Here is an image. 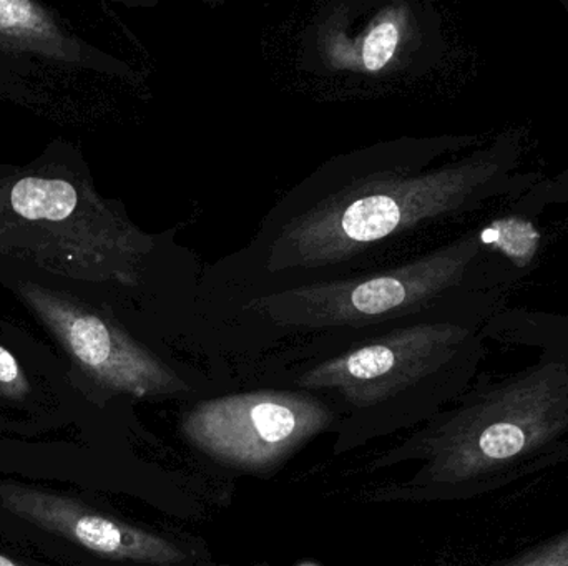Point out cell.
<instances>
[{
  "label": "cell",
  "mask_w": 568,
  "mask_h": 566,
  "mask_svg": "<svg viewBox=\"0 0 568 566\" xmlns=\"http://www.w3.org/2000/svg\"><path fill=\"white\" fill-rule=\"evenodd\" d=\"M523 133L400 136L321 163L266 213L248 245L216 266L232 299L379 269L390 245L497 198H523Z\"/></svg>",
  "instance_id": "obj_1"
},
{
  "label": "cell",
  "mask_w": 568,
  "mask_h": 566,
  "mask_svg": "<svg viewBox=\"0 0 568 566\" xmlns=\"http://www.w3.org/2000/svg\"><path fill=\"white\" fill-rule=\"evenodd\" d=\"M503 315L536 358L469 385L417 438L419 482L430 497H479L568 461V316Z\"/></svg>",
  "instance_id": "obj_2"
},
{
  "label": "cell",
  "mask_w": 568,
  "mask_h": 566,
  "mask_svg": "<svg viewBox=\"0 0 568 566\" xmlns=\"http://www.w3.org/2000/svg\"><path fill=\"white\" fill-rule=\"evenodd\" d=\"M162 236L103 196L82 150L55 138L23 165L0 163V259L132 299L162 268Z\"/></svg>",
  "instance_id": "obj_3"
},
{
  "label": "cell",
  "mask_w": 568,
  "mask_h": 566,
  "mask_svg": "<svg viewBox=\"0 0 568 566\" xmlns=\"http://www.w3.org/2000/svg\"><path fill=\"white\" fill-rule=\"evenodd\" d=\"M524 276L487 248L479 229L400 265L232 299L248 321L294 335H371L419 321L477 291Z\"/></svg>",
  "instance_id": "obj_4"
},
{
  "label": "cell",
  "mask_w": 568,
  "mask_h": 566,
  "mask_svg": "<svg viewBox=\"0 0 568 566\" xmlns=\"http://www.w3.org/2000/svg\"><path fill=\"white\" fill-rule=\"evenodd\" d=\"M507 291L473 292L419 321L364 335L363 341L306 369L297 388L336 392L356 408L419 389L443 401L459 398L486 358L484 326L503 309Z\"/></svg>",
  "instance_id": "obj_5"
},
{
  "label": "cell",
  "mask_w": 568,
  "mask_h": 566,
  "mask_svg": "<svg viewBox=\"0 0 568 566\" xmlns=\"http://www.w3.org/2000/svg\"><path fill=\"white\" fill-rule=\"evenodd\" d=\"M0 285L59 346L73 371L113 394H185L189 384L145 342L120 309L122 296L0 259Z\"/></svg>",
  "instance_id": "obj_6"
},
{
  "label": "cell",
  "mask_w": 568,
  "mask_h": 566,
  "mask_svg": "<svg viewBox=\"0 0 568 566\" xmlns=\"http://www.w3.org/2000/svg\"><path fill=\"white\" fill-rule=\"evenodd\" d=\"M140 86L143 76L100 49L72 19L50 3L0 0V100L60 125L83 115V96L95 82Z\"/></svg>",
  "instance_id": "obj_7"
},
{
  "label": "cell",
  "mask_w": 568,
  "mask_h": 566,
  "mask_svg": "<svg viewBox=\"0 0 568 566\" xmlns=\"http://www.w3.org/2000/svg\"><path fill=\"white\" fill-rule=\"evenodd\" d=\"M444 52L439 12L414 0H333L303 40L311 72L359 80L416 76L436 66Z\"/></svg>",
  "instance_id": "obj_8"
},
{
  "label": "cell",
  "mask_w": 568,
  "mask_h": 566,
  "mask_svg": "<svg viewBox=\"0 0 568 566\" xmlns=\"http://www.w3.org/2000/svg\"><path fill=\"white\" fill-rule=\"evenodd\" d=\"M333 414L303 392L253 391L199 402L182 422L186 441L222 464L266 471L326 431Z\"/></svg>",
  "instance_id": "obj_9"
},
{
  "label": "cell",
  "mask_w": 568,
  "mask_h": 566,
  "mask_svg": "<svg viewBox=\"0 0 568 566\" xmlns=\"http://www.w3.org/2000/svg\"><path fill=\"white\" fill-rule=\"evenodd\" d=\"M0 498L17 517L110 560L170 566L186 558L173 542L90 511L62 495L12 485L0 492Z\"/></svg>",
  "instance_id": "obj_10"
},
{
  "label": "cell",
  "mask_w": 568,
  "mask_h": 566,
  "mask_svg": "<svg viewBox=\"0 0 568 566\" xmlns=\"http://www.w3.org/2000/svg\"><path fill=\"white\" fill-rule=\"evenodd\" d=\"M480 239L496 255L503 256L520 275L527 276L536 266L542 248V231L524 215L503 216L479 229Z\"/></svg>",
  "instance_id": "obj_11"
},
{
  "label": "cell",
  "mask_w": 568,
  "mask_h": 566,
  "mask_svg": "<svg viewBox=\"0 0 568 566\" xmlns=\"http://www.w3.org/2000/svg\"><path fill=\"white\" fill-rule=\"evenodd\" d=\"M489 566H568V527L520 554Z\"/></svg>",
  "instance_id": "obj_12"
},
{
  "label": "cell",
  "mask_w": 568,
  "mask_h": 566,
  "mask_svg": "<svg viewBox=\"0 0 568 566\" xmlns=\"http://www.w3.org/2000/svg\"><path fill=\"white\" fill-rule=\"evenodd\" d=\"M0 566H20L17 562H13L12 558L6 557V555H0Z\"/></svg>",
  "instance_id": "obj_13"
},
{
  "label": "cell",
  "mask_w": 568,
  "mask_h": 566,
  "mask_svg": "<svg viewBox=\"0 0 568 566\" xmlns=\"http://www.w3.org/2000/svg\"><path fill=\"white\" fill-rule=\"evenodd\" d=\"M564 9H566L567 16H568V0H562Z\"/></svg>",
  "instance_id": "obj_14"
}]
</instances>
